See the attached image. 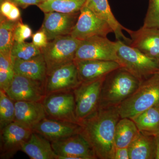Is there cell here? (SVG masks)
<instances>
[{
	"label": "cell",
	"instance_id": "1",
	"mask_svg": "<svg viewBox=\"0 0 159 159\" xmlns=\"http://www.w3.org/2000/svg\"><path fill=\"white\" fill-rule=\"evenodd\" d=\"M121 119L118 107L98 108L80 123L81 134L93 148L97 159H114L116 126Z\"/></svg>",
	"mask_w": 159,
	"mask_h": 159
},
{
	"label": "cell",
	"instance_id": "2",
	"mask_svg": "<svg viewBox=\"0 0 159 159\" xmlns=\"http://www.w3.org/2000/svg\"><path fill=\"white\" fill-rule=\"evenodd\" d=\"M141 83L122 67L112 71L102 82L98 108L119 107L136 90Z\"/></svg>",
	"mask_w": 159,
	"mask_h": 159
},
{
	"label": "cell",
	"instance_id": "3",
	"mask_svg": "<svg viewBox=\"0 0 159 159\" xmlns=\"http://www.w3.org/2000/svg\"><path fill=\"white\" fill-rule=\"evenodd\" d=\"M159 103V73L143 80L136 90L118 107L121 118L134 117Z\"/></svg>",
	"mask_w": 159,
	"mask_h": 159
},
{
	"label": "cell",
	"instance_id": "4",
	"mask_svg": "<svg viewBox=\"0 0 159 159\" xmlns=\"http://www.w3.org/2000/svg\"><path fill=\"white\" fill-rule=\"evenodd\" d=\"M116 41L118 62L141 82L159 73V60L148 57L122 41Z\"/></svg>",
	"mask_w": 159,
	"mask_h": 159
},
{
	"label": "cell",
	"instance_id": "5",
	"mask_svg": "<svg viewBox=\"0 0 159 159\" xmlns=\"http://www.w3.org/2000/svg\"><path fill=\"white\" fill-rule=\"evenodd\" d=\"M80 42L70 35H66L48 41L46 47L40 49L48 75L60 67L74 62Z\"/></svg>",
	"mask_w": 159,
	"mask_h": 159
},
{
	"label": "cell",
	"instance_id": "6",
	"mask_svg": "<svg viewBox=\"0 0 159 159\" xmlns=\"http://www.w3.org/2000/svg\"><path fill=\"white\" fill-rule=\"evenodd\" d=\"M105 77L93 81L82 82L73 90L76 117L79 124L98 109L101 87Z\"/></svg>",
	"mask_w": 159,
	"mask_h": 159
},
{
	"label": "cell",
	"instance_id": "7",
	"mask_svg": "<svg viewBox=\"0 0 159 159\" xmlns=\"http://www.w3.org/2000/svg\"><path fill=\"white\" fill-rule=\"evenodd\" d=\"M117 41L107 37L97 36L81 41L76 52L75 61H110L118 62Z\"/></svg>",
	"mask_w": 159,
	"mask_h": 159
},
{
	"label": "cell",
	"instance_id": "8",
	"mask_svg": "<svg viewBox=\"0 0 159 159\" xmlns=\"http://www.w3.org/2000/svg\"><path fill=\"white\" fill-rule=\"evenodd\" d=\"M42 102L47 118L79 123L76 115V104L73 91L46 95Z\"/></svg>",
	"mask_w": 159,
	"mask_h": 159
},
{
	"label": "cell",
	"instance_id": "9",
	"mask_svg": "<svg viewBox=\"0 0 159 159\" xmlns=\"http://www.w3.org/2000/svg\"><path fill=\"white\" fill-rule=\"evenodd\" d=\"M111 33L114 32L111 26L84 6L70 35L82 41L94 36L107 37Z\"/></svg>",
	"mask_w": 159,
	"mask_h": 159
},
{
	"label": "cell",
	"instance_id": "10",
	"mask_svg": "<svg viewBox=\"0 0 159 159\" xmlns=\"http://www.w3.org/2000/svg\"><path fill=\"white\" fill-rule=\"evenodd\" d=\"M57 159H96L93 148L80 133L51 142Z\"/></svg>",
	"mask_w": 159,
	"mask_h": 159
},
{
	"label": "cell",
	"instance_id": "11",
	"mask_svg": "<svg viewBox=\"0 0 159 159\" xmlns=\"http://www.w3.org/2000/svg\"><path fill=\"white\" fill-rule=\"evenodd\" d=\"M1 130L0 158H12L31 136L33 131L13 122Z\"/></svg>",
	"mask_w": 159,
	"mask_h": 159
},
{
	"label": "cell",
	"instance_id": "12",
	"mask_svg": "<svg viewBox=\"0 0 159 159\" xmlns=\"http://www.w3.org/2000/svg\"><path fill=\"white\" fill-rule=\"evenodd\" d=\"M5 91L15 102H42L46 96L45 84L16 74Z\"/></svg>",
	"mask_w": 159,
	"mask_h": 159
},
{
	"label": "cell",
	"instance_id": "13",
	"mask_svg": "<svg viewBox=\"0 0 159 159\" xmlns=\"http://www.w3.org/2000/svg\"><path fill=\"white\" fill-rule=\"evenodd\" d=\"M81 83L74 61L56 69L47 76L45 83L46 95L73 91Z\"/></svg>",
	"mask_w": 159,
	"mask_h": 159
},
{
	"label": "cell",
	"instance_id": "14",
	"mask_svg": "<svg viewBox=\"0 0 159 159\" xmlns=\"http://www.w3.org/2000/svg\"><path fill=\"white\" fill-rule=\"evenodd\" d=\"M80 13V11L72 13L56 11L44 13L41 29L45 32L48 41L61 36L70 35Z\"/></svg>",
	"mask_w": 159,
	"mask_h": 159
},
{
	"label": "cell",
	"instance_id": "15",
	"mask_svg": "<svg viewBox=\"0 0 159 159\" xmlns=\"http://www.w3.org/2000/svg\"><path fill=\"white\" fill-rule=\"evenodd\" d=\"M81 126L79 123L59 121L46 118L34 125L33 132L53 142L80 133Z\"/></svg>",
	"mask_w": 159,
	"mask_h": 159
},
{
	"label": "cell",
	"instance_id": "16",
	"mask_svg": "<svg viewBox=\"0 0 159 159\" xmlns=\"http://www.w3.org/2000/svg\"><path fill=\"white\" fill-rule=\"evenodd\" d=\"M129 34L131 47L138 49L145 55L159 60V29L142 26L137 31L125 29Z\"/></svg>",
	"mask_w": 159,
	"mask_h": 159
},
{
	"label": "cell",
	"instance_id": "17",
	"mask_svg": "<svg viewBox=\"0 0 159 159\" xmlns=\"http://www.w3.org/2000/svg\"><path fill=\"white\" fill-rule=\"evenodd\" d=\"M74 62L81 82L105 77L112 71L121 67L119 63L110 61L78 60Z\"/></svg>",
	"mask_w": 159,
	"mask_h": 159
},
{
	"label": "cell",
	"instance_id": "18",
	"mask_svg": "<svg viewBox=\"0 0 159 159\" xmlns=\"http://www.w3.org/2000/svg\"><path fill=\"white\" fill-rule=\"evenodd\" d=\"M14 122L31 129L47 118L42 102L16 101Z\"/></svg>",
	"mask_w": 159,
	"mask_h": 159
},
{
	"label": "cell",
	"instance_id": "19",
	"mask_svg": "<svg viewBox=\"0 0 159 159\" xmlns=\"http://www.w3.org/2000/svg\"><path fill=\"white\" fill-rule=\"evenodd\" d=\"M84 6L111 26L117 40H122L123 42L130 44L131 39L126 37L122 31H125L126 28L121 25L114 16L108 0H86Z\"/></svg>",
	"mask_w": 159,
	"mask_h": 159
},
{
	"label": "cell",
	"instance_id": "20",
	"mask_svg": "<svg viewBox=\"0 0 159 159\" xmlns=\"http://www.w3.org/2000/svg\"><path fill=\"white\" fill-rule=\"evenodd\" d=\"M15 74L45 84L47 68L42 54L31 59L13 60Z\"/></svg>",
	"mask_w": 159,
	"mask_h": 159
},
{
	"label": "cell",
	"instance_id": "21",
	"mask_svg": "<svg viewBox=\"0 0 159 159\" xmlns=\"http://www.w3.org/2000/svg\"><path fill=\"white\" fill-rule=\"evenodd\" d=\"M31 159H57L51 142L39 134L33 132L23 145L21 150Z\"/></svg>",
	"mask_w": 159,
	"mask_h": 159
},
{
	"label": "cell",
	"instance_id": "22",
	"mask_svg": "<svg viewBox=\"0 0 159 159\" xmlns=\"http://www.w3.org/2000/svg\"><path fill=\"white\" fill-rule=\"evenodd\" d=\"M129 159H155L156 142L154 136L139 132L129 146Z\"/></svg>",
	"mask_w": 159,
	"mask_h": 159
},
{
	"label": "cell",
	"instance_id": "23",
	"mask_svg": "<svg viewBox=\"0 0 159 159\" xmlns=\"http://www.w3.org/2000/svg\"><path fill=\"white\" fill-rule=\"evenodd\" d=\"M132 119L140 133L156 136L159 134V103L139 114Z\"/></svg>",
	"mask_w": 159,
	"mask_h": 159
},
{
	"label": "cell",
	"instance_id": "24",
	"mask_svg": "<svg viewBox=\"0 0 159 159\" xmlns=\"http://www.w3.org/2000/svg\"><path fill=\"white\" fill-rule=\"evenodd\" d=\"M139 132L133 119L128 118H121L117 123L115 130L116 148H128Z\"/></svg>",
	"mask_w": 159,
	"mask_h": 159
},
{
	"label": "cell",
	"instance_id": "25",
	"mask_svg": "<svg viewBox=\"0 0 159 159\" xmlns=\"http://www.w3.org/2000/svg\"><path fill=\"white\" fill-rule=\"evenodd\" d=\"M86 0H53L42 2L37 6L44 13L56 11L64 13L79 12Z\"/></svg>",
	"mask_w": 159,
	"mask_h": 159
},
{
	"label": "cell",
	"instance_id": "26",
	"mask_svg": "<svg viewBox=\"0 0 159 159\" xmlns=\"http://www.w3.org/2000/svg\"><path fill=\"white\" fill-rule=\"evenodd\" d=\"M0 21V53L11 57V52L14 42L13 31L19 20H10L1 15Z\"/></svg>",
	"mask_w": 159,
	"mask_h": 159
},
{
	"label": "cell",
	"instance_id": "27",
	"mask_svg": "<svg viewBox=\"0 0 159 159\" xmlns=\"http://www.w3.org/2000/svg\"><path fill=\"white\" fill-rule=\"evenodd\" d=\"M15 117V101L6 91L0 89V130L14 122Z\"/></svg>",
	"mask_w": 159,
	"mask_h": 159
},
{
	"label": "cell",
	"instance_id": "28",
	"mask_svg": "<svg viewBox=\"0 0 159 159\" xmlns=\"http://www.w3.org/2000/svg\"><path fill=\"white\" fill-rule=\"evenodd\" d=\"M41 53V49L32 43L14 41L11 50V57L12 61L15 59L27 60L36 57Z\"/></svg>",
	"mask_w": 159,
	"mask_h": 159
},
{
	"label": "cell",
	"instance_id": "29",
	"mask_svg": "<svg viewBox=\"0 0 159 159\" xmlns=\"http://www.w3.org/2000/svg\"><path fill=\"white\" fill-rule=\"evenodd\" d=\"M13 62L11 57L0 53V89L6 91L15 75Z\"/></svg>",
	"mask_w": 159,
	"mask_h": 159
},
{
	"label": "cell",
	"instance_id": "30",
	"mask_svg": "<svg viewBox=\"0 0 159 159\" xmlns=\"http://www.w3.org/2000/svg\"><path fill=\"white\" fill-rule=\"evenodd\" d=\"M143 27L159 29V0H149Z\"/></svg>",
	"mask_w": 159,
	"mask_h": 159
},
{
	"label": "cell",
	"instance_id": "31",
	"mask_svg": "<svg viewBox=\"0 0 159 159\" xmlns=\"http://www.w3.org/2000/svg\"><path fill=\"white\" fill-rule=\"evenodd\" d=\"M32 30L28 25L24 24L21 19L18 21L13 31L15 41L23 42L32 35Z\"/></svg>",
	"mask_w": 159,
	"mask_h": 159
},
{
	"label": "cell",
	"instance_id": "32",
	"mask_svg": "<svg viewBox=\"0 0 159 159\" xmlns=\"http://www.w3.org/2000/svg\"><path fill=\"white\" fill-rule=\"evenodd\" d=\"M32 43L40 49L45 48L48 43L45 32L40 29L32 35Z\"/></svg>",
	"mask_w": 159,
	"mask_h": 159
},
{
	"label": "cell",
	"instance_id": "33",
	"mask_svg": "<svg viewBox=\"0 0 159 159\" xmlns=\"http://www.w3.org/2000/svg\"><path fill=\"white\" fill-rule=\"evenodd\" d=\"M1 3V15L7 18L13 10L16 5L8 0H4Z\"/></svg>",
	"mask_w": 159,
	"mask_h": 159
},
{
	"label": "cell",
	"instance_id": "34",
	"mask_svg": "<svg viewBox=\"0 0 159 159\" xmlns=\"http://www.w3.org/2000/svg\"><path fill=\"white\" fill-rule=\"evenodd\" d=\"M17 7L26 9L30 6H38L42 2L41 0H8Z\"/></svg>",
	"mask_w": 159,
	"mask_h": 159
},
{
	"label": "cell",
	"instance_id": "35",
	"mask_svg": "<svg viewBox=\"0 0 159 159\" xmlns=\"http://www.w3.org/2000/svg\"><path fill=\"white\" fill-rule=\"evenodd\" d=\"M114 159H129L128 148H116Z\"/></svg>",
	"mask_w": 159,
	"mask_h": 159
},
{
	"label": "cell",
	"instance_id": "36",
	"mask_svg": "<svg viewBox=\"0 0 159 159\" xmlns=\"http://www.w3.org/2000/svg\"><path fill=\"white\" fill-rule=\"evenodd\" d=\"M156 156L155 159H159V134L156 136Z\"/></svg>",
	"mask_w": 159,
	"mask_h": 159
},
{
	"label": "cell",
	"instance_id": "37",
	"mask_svg": "<svg viewBox=\"0 0 159 159\" xmlns=\"http://www.w3.org/2000/svg\"><path fill=\"white\" fill-rule=\"evenodd\" d=\"M41 1H42V2H48V1H53V0H41Z\"/></svg>",
	"mask_w": 159,
	"mask_h": 159
},
{
	"label": "cell",
	"instance_id": "38",
	"mask_svg": "<svg viewBox=\"0 0 159 159\" xmlns=\"http://www.w3.org/2000/svg\"><path fill=\"white\" fill-rule=\"evenodd\" d=\"M3 1H4V0H1V2H3Z\"/></svg>",
	"mask_w": 159,
	"mask_h": 159
}]
</instances>
